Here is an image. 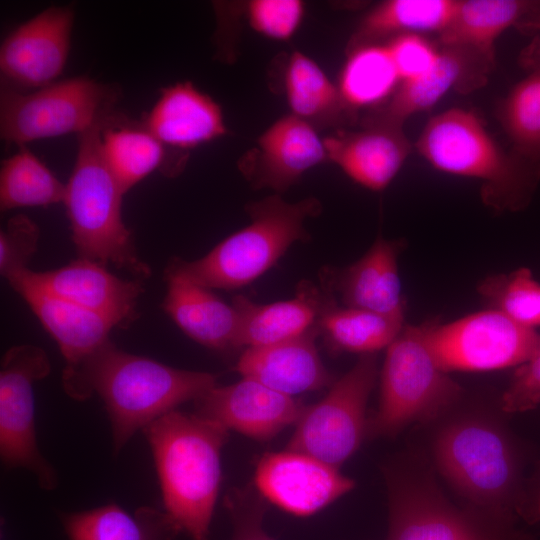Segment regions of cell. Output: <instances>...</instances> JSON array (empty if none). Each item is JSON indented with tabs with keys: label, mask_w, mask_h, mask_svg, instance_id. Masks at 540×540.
I'll return each mask as SVG.
<instances>
[{
	"label": "cell",
	"mask_w": 540,
	"mask_h": 540,
	"mask_svg": "<svg viewBox=\"0 0 540 540\" xmlns=\"http://www.w3.org/2000/svg\"><path fill=\"white\" fill-rule=\"evenodd\" d=\"M540 5V0H459L450 25L437 43L465 47L495 58L500 35Z\"/></svg>",
	"instance_id": "cell-30"
},
{
	"label": "cell",
	"mask_w": 540,
	"mask_h": 540,
	"mask_svg": "<svg viewBox=\"0 0 540 540\" xmlns=\"http://www.w3.org/2000/svg\"><path fill=\"white\" fill-rule=\"evenodd\" d=\"M116 87L88 77L52 83L30 93L3 84L0 96L1 137L8 143H26L88 131L113 114Z\"/></svg>",
	"instance_id": "cell-7"
},
{
	"label": "cell",
	"mask_w": 540,
	"mask_h": 540,
	"mask_svg": "<svg viewBox=\"0 0 540 540\" xmlns=\"http://www.w3.org/2000/svg\"><path fill=\"white\" fill-rule=\"evenodd\" d=\"M515 28L522 34L540 36V5L523 18Z\"/></svg>",
	"instance_id": "cell-42"
},
{
	"label": "cell",
	"mask_w": 540,
	"mask_h": 540,
	"mask_svg": "<svg viewBox=\"0 0 540 540\" xmlns=\"http://www.w3.org/2000/svg\"><path fill=\"white\" fill-rule=\"evenodd\" d=\"M334 295L309 281H302L294 298L258 304L238 295L232 305L239 315L237 348L264 346L298 337L316 327Z\"/></svg>",
	"instance_id": "cell-24"
},
{
	"label": "cell",
	"mask_w": 540,
	"mask_h": 540,
	"mask_svg": "<svg viewBox=\"0 0 540 540\" xmlns=\"http://www.w3.org/2000/svg\"><path fill=\"white\" fill-rule=\"evenodd\" d=\"M527 521H540V486L529 501H524L518 508Z\"/></svg>",
	"instance_id": "cell-41"
},
{
	"label": "cell",
	"mask_w": 540,
	"mask_h": 540,
	"mask_svg": "<svg viewBox=\"0 0 540 540\" xmlns=\"http://www.w3.org/2000/svg\"><path fill=\"white\" fill-rule=\"evenodd\" d=\"M377 375L376 353L360 355L320 401L305 407L286 449L339 469L367 437L366 408Z\"/></svg>",
	"instance_id": "cell-9"
},
{
	"label": "cell",
	"mask_w": 540,
	"mask_h": 540,
	"mask_svg": "<svg viewBox=\"0 0 540 540\" xmlns=\"http://www.w3.org/2000/svg\"><path fill=\"white\" fill-rule=\"evenodd\" d=\"M323 141L327 161L372 191H382L393 181L413 149L403 127L380 123L339 129Z\"/></svg>",
	"instance_id": "cell-19"
},
{
	"label": "cell",
	"mask_w": 540,
	"mask_h": 540,
	"mask_svg": "<svg viewBox=\"0 0 540 540\" xmlns=\"http://www.w3.org/2000/svg\"><path fill=\"white\" fill-rule=\"evenodd\" d=\"M268 503L254 485L230 490L224 498L233 527L230 540H274L263 526Z\"/></svg>",
	"instance_id": "cell-38"
},
{
	"label": "cell",
	"mask_w": 540,
	"mask_h": 540,
	"mask_svg": "<svg viewBox=\"0 0 540 540\" xmlns=\"http://www.w3.org/2000/svg\"><path fill=\"white\" fill-rule=\"evenodd\" d=\"M399 241L378 238L355 263L325 268L321 287L338 295L343 306L404 318L398 270Z\"/></svg>",
	"instance_id": "cell-21"
},
{
	"label": "cell",
	"mask_w": 540,
	"mask_h": 540,
	"mask_svg": "<svg viewBox=\"0 0 540 540\" xmlns=\"http://www.w3.org/2000/svg\"><path fill=\"white\" fill-rule=\"evenodd\" d=\"M194 402L198 415L258 441L270 440L296 425L306 407L245 377L230 385H216Z\"/></svg>",
	"instance_id": "cell-17"
},
{
	"label": "cell",
	"mask_w": 540,
	"mask_h": 540,
	"mask_svg": "<svg viewBox=\"0 0 540 540\" xmlns=\"http://www.w3.org/2000/svg\"><path fill=\"white\" fill-rule=\"evenodd\" d=\"M150 445L164 511L192 540H209L222 481L221 453L229 431L177 409L143 429Z\"/></svg>",
	"instance_id": "cell-2"
},
{
	"label": "cell",
	"mask_w": 540,
	"mask_h": 540,
	"mask_svg": "<svg viewBox=\"0 0 540 540\" xmlns=\"http://www.w3.org/2000/svg\"><path fill=\"white\" fill-rule=\"evenodd\" d=\"M437 465L448 481L474 504L509 520L517 496V457L504 434L477 420L453 423L438 435Z\"/></svg>",
	"instance_id": "cell-8"
},
{
	"label": "cell",
	"mask_w": 540,
	"mask_h": 540,
	"mask_svg": "<svg viewBox=\"0 0 540 540\" xmlns=\"http://www.w3.org/2000/svg\"><path fill=\"white\" fill-rule=\"evenodd\" d=\"M414 148L434 169L480 181L483 202L497 212L524 210L540 182V162L504 147L471 109L435 114Z\"/></svg>",
	"instance_id": "cell-3"
},
{
	"label": "cell",
	"mask_w": 540,
	"mask_h": 540,
	"mask_svg": "<svg viewBox=\"0 0 540 540\" xmlns=\"http://www.w3.org/2000/svg\"><path fill=\"white\" fill-rule=\"evenodd\" d=\"M401 83L429 71L439 56V45L421 34H403L386 42Z\"/></svg>",
	"instance_id": "cell-39"
},
{
	"label": "cell",
	"mask_w": 540,
	"mask_h": 540,
	"mask_svg": "<svg viewBox=\"0 0 540 540\" xmlns=\"http://www.w3.org/2000/svg\"><path fill=\"white\" fill-rule=\"evenodd\" d=\"M284 91L290 113L316 129L352 119L337 84L320 65L301 51L294 50L284 70Z\"/></svg>",
	"instance_id": "cell-31"
},
{
	"label": "cell",
	"mask_w": 540,
	"mask_h": 540,
	"mask_svg": "<svg viewBox=\"0 0 540 540\" xmlns=\"http://www.w3.org/2000/svg\"><path fill=\"white\" fill-rule=\"evenodd\" d=\"M540 403V348L525 363L518 366L501 400L507 413L525 412Z\"/></svg>",
	"instance_id": "cell-40"
},
{
	"label": "cell",
	"mask_w": 540,
	"mask_h": 540,
	"mask_svg": "<svg viewBox=\"0 0 540 540\" xmlns=\"http://www.w3.org/2000/svg\"><path fill=\"white\" fill-rule=\"evenodd\" d=\"M324 161L325 145L317 129L290 113L278 118L256 139L238 167L253 188H268L279 194Z\"/></svg>",
	"instance_id": "cell-15"
},
{
	"label": "cell",
	"mask_w": 540,
	"mask_h": 540,
	"mask_svg": "<svg viewBox=\"0 0 540 540\" xmlns=\"http://www.w3.org/2000/svg\"><path fill=\"white\" fill-rule=\"evenodd\" d=\"M142 123L164 146L181 153L227 133L220 105L189 81L163 88Z\"/></svg>",
	"instance_id": "cell-23"
},
{
	"label": "cell",
	"mask_w": 540,
	"mask_h": 540,
	"mask_svg": "<svg viewBox=\"0 0 540 540\" xmlns=\"http://www.w3.org/2000/svg\"><path fill=\"white\" fill-rule=\"evenodd\" d=\"M40 230L29 217L18 214L0 232V272L5 279L28 269L38 248Z\"/></svg>",
	"instance_id": "cell-37"
},
{
	"label": "cell",
	"mask_w": 540,
	"mask_h": 540,
	"mask_svg": "<svg viewBox=\"0 0 540 540\" xmlns=\"http://www.w3.org/2000/svg\"><path fill=\"white\" fill-rule=\"evenodd\" d=\"M105 161L125 194L155 169L169 177L179 174L184 164L180 156L164 146L143 123H136L113 113L102 129Z\"/></svg>",
	"instance_id": "cell-26"
},
{
	"label": "cell",
	"mask_w": 540,
	"mask_h": 540,
	"mask_svg": "<svg viewBox=\"0 0 540 540\" xmlns=\"http://www.w3.org/2000/svg\"><path fill=\"white\" fill-rule=\"evenodd\" d=\"M66 185L25 146L2 161L0 207L49 206L64 201Z\"/></svg>",
	"instance_id": "cell-34"
},
{
	"label": "cell",
	"mask_w": 540,
	"mask_h": 540,
	"mask_svg": "<svg viewBox=\"0 0 540 540\" xmlns=\"http://www.w3.org/2000/svg\"><path fill=\"white\" fill-rule=\"evenodd\" d=\"M163 310L191 339L217 351L237 348L239 315L210 289L181 278H166Z\"/></svg>",
	"instance_id": "cell-25"
},
{
	"label": "cell",
	"mask_w": 540,
	"mask_h": 540,
	"mask_svg": "<svg viewBox=\"0 0 540 540\" xmlns=\"http://www.w3.org/2000/svg\"><path fill=\"white\" fill-rule=\"evenodd\" d=\"M245 210L250 217L247 226L199 259L174 257L165 279L181 278L208 289L246 286L273 267L291 245L310 238L305 221L319 215L322 204L315 197L291 203L274 194L248 203Z\"/></svg>",
	"instance_id": "cell-4"
},
{
	"label": "cell",
	"mask_w": 540,
	"mask_h": 540,
	"mask_svg": "<svg viewBox=\"0 0 540 540\" xmlns=\"http://www.w3.org/2000/svg\"><path fill=\"white\" fill-rule=\"evenodd\" d=\"M524 71L499 102L496 117L509 146L526 158L540 162V36L520 52Z\"/></svg>",
	"instance_id": "cell-28"
},
{
	"label": "cell",
	"mask_w": 540,
	"mask_h": 540,
	"mask_svg": "<svg viewBox=\"0 0 540 540\" xmlns=\"http://www.w3.org/2000/svg\"><path fill=\"white\" fill-rule=\"evenodd\" d=\"M459 0H387L367 12L351 35L347 50L384 43L403 34L439 36L453 20Z\"/></svg>",
	"instance_id": "cell-27"
},
{
	"label": "cell",
	"mask_w": 540,
	"mask_h": 540,
	"mask_svg": "<svg viewBox=\"0 0 540 540\" xmlns=\"http://www.w3.org/2000/svg\"><path fill=\"white\" fill-rule=\"evenodd\" d=\"M478 292L489 306L528 328L540 326V283L528 268L486 277Z\"/></svg>",
	"instance_id": "cell-35"
},
{
	"label": "cell",
	"mask_w": 540,
	"mask_h": 540,
	"mask_svg": "<svg viewBox=\"0 0 540 540\" xmlns=\"http://www.w3.org/2000/svg\"><path fill=\"white\" fill-rule=\"evenodd\" d=\"M401 83L386 43L368 44L346 51L337 87L354 117L357 110L384 104Z\"/></svg>",
	"instance_id": "cell-32"
},
{
	"label": "cell",
	"mask_w": 540,
	"mask_h": 540,
	"mask_svg": "<svg viewBox=\"0 0 540 540\" xmlns=\"http://www.w3.org/2000/svg\"><path fill=\"white\" fill-rule=\"evenodd\" d=\"M46 352L32 344L8 349L0 366V456L8 468L30 471L44 490L58 485L56 470L38 448L34 384L48 376Z\"/></svg>",
	"instance_id": "cell-10"
},
{
	"label": "cell",
	"mask_w": 540,
	"mask_h": 540,
	"mask_svg": "<svg viewBox=\"0 0 540 540\" xmlns=\"http://www.w3.org/2000/svg\"><path fill=\"white\" fill-rule=\"evenodd\" d=\"M427 324L430 348L442 369L489 371L520 366L540 348V334L488 309L447 324Z\"/></svg>",
	"instance_id": "cell-11"
},
{
	"label": "cell",
	"mask_w": 540,
	"mask_h": 540,
	"mask_svg": "<svg viewBox=\"0 0 540 540\" xmlns=\"http://www.w3.org/2000/svg\"><path fill=\"white\" fill-rule=\"evenodd\" d=\"M69 540H175L180 532L165 511L144 506L128 512L115 503L62 513Z\"/></svg>",
	"instance_id": "cell-29"
},
{
	"label": "cell",
	"mask_w": 540,
	"mask_h": 540,
	"mask_svg": "<svg viewBox=\"0 0 540 540\" xmlns=\"http://www.w3.org/2000/svg\"><path fill=\"white\" fill-rule=\"evenodd\" d=\"M73 19L71 7L53 6L10 33L0 49L5 82L26 88L54 83L67 61Z\"/></svg>",
	"instance_id": "cell-16"
},
{
	"label": "cell",
	"mask_w": 540,
	"mask_h": 540,
	"mask_svg": "<svg viewBox=\"0 0 540 540\" xmlns=\"http://www.w3.org/2000/svg\"><path fill=\"white\" fill-rule=\"evenodd\" d=\"M389 489L386 540H515L456 509L432 486L393 475Z\"/></svg>",
	"instance_id": "cell-12"
},
{
	"label": "cell",
	"mask_w": 540,
	"mask_h": 540,
	"mask_svg": "<svg viewBox=\"0 0 540 540\" xmlns=\"http://www.w3.org/2000/svg\"><path fill=\"white\" fill-rule=\"evenodd\" d=\"M318 335L316 326L289 340L245 348L234 369L290 397L330 387L334 381L318 353Z\"/></svg>",
	"instance_id": "cell-22"
},
{
	"label": "cell",
	"mask_w": 540,
	"mask_h": 540,
	"mask_svg": "<svg viewBox=\"0 0 540 540\" xmlns=\"http://www.w3.org/2000/svg\"><path fill=\"white\" fill-rule=\"evenodd\" d=\"M318 330L332 352L368 354L387 348L404 327V318L339 306L335 296L325 306Z\"/></svg>",
	"instance_id": "cell-33"
},
{
	"label": "cell",
	"mask_w": 540,
	"mask_h": 540,
	"mask_svg": "<svg viewBox=\"0 0 540 540\" xmlns=\"http://www.w3.org/2000/svg\"><path fill=\"white\" fill-rule=\"evenodd\" d=\"M111 115L78 135L76 161L63 203L80 258L113 265L142 280L150 277L151 269L138 256L132 233L122 220L124 193L102 151V129Z\"/></svg>",
	"instance_id": "cell-5"
},
{
	"label": "cell",
	"mask_w": 540,
	"mask_h": 540,
	"mask_svg": "<svg viewBox=\"0 0 540 540\" xmlns=\"http://www.w3.org/2000/svg\"><path fill=\"white\" fill-rule=\"evenodd\" d=\"M305 14L300 0H251L246 5L249 25L264 37L287 41L299 29Z\"/></svg>",
	"instance_id": "cell-36"
},
{
	"label": "cell",
	"mask_w": 540,
	"mask_h": 540,
	"mask_svg": "<svg viewBox=\"0 0 540 540\" xmlns=\"http://www.w3.org/2000/svg\"><path fill=\"white\" fill-rule=\"evenodd\" d=\"M7 281L57 342L66 362L62 379L74 375L110 342V332L117 325L107 317L55 297L20 275Z\"/></svg>",
	"instance_id": "cell-20"
},
{
	"label": "cell",
	"mask_w": 540,
	"mask_h": 540,
	"mask_svg": "<svg viewBox=\"0 0 540 540\" xmlns=\"http://www.w3.org/2000/svg\"><path fill=\"white\" fill-rule=\"evenodd\" d=\"M253 485L268 502L284 511L309 516L350 492L355 483L338 468L286 449L260 458Z\"/></svg>",
	"instance_id": "cell-13"
},
{
	"label": "cell",
	"mask_w": 540,
	"mask_h": 540,
	"mask_svg": "<svg viewBox=\"0 0 540 540\" xmlns=\"http://www.w3.org/2000/svg\"><path fill=\"white\" fill-rule=\"evenodd\" d=\"M216 385L215 374L174 368L120 350L111 341L74 375L62 379L72 399L84 401L96 394L103 401L115 455L139 429Z\"/></svg>",
	"instance_id": "cell-1"
},
{
	"label": "cell",
	"mask_w": 540,
	"mask_h": 540,
	"mask_svg": "<svg viewBox=\"0 0 540 540\" xmlns=\"http://www.w3.org/2000/svg\"><path fill=\"white\" fill-rule=\"evenodd\" d=\"M462 388L438 364L427 324L404 325L387 347L380 374L379 406L368 419L367 436H391L432 419L458 400Z\"/></svg>",
	"instance_id": "cell-6"
},
{
	"label": "cell",
	"mask_w": 540,
	"mask_h": 540,
	"mask_svg": "<svg viewBox=\"0 0 540 540\" xmlns=\"http://www.w3.org/2000/svg\"><path fill=\"white\" fill-rule=\"evenodd\" d=\"M439 45L433 67L422 76L400 83L394 94L371 110L363 123L403 127L412 115L435 106L449 92L470 93L487 84L496 58L451 45Z\"/></svg>",
	"instance_id": "cell-14"
},
{
	"label": "cell",
	"mask_w": 540,
	"mask_h": 540,
	"mask_svg": "<svg viewBox=\"0 0 540 540\" xmlns=\"http://www.w3.org/2000/svg\"><path fill=\"white\" fill-rule=\"evenodd\" d=\"M15 275L55 297L107 317L117 326L136 318L137 302L144 291L142 280L119 278L106 266L80 257L57 269H26Z\"/></svg>",
	"instance_id": "cell-18"
}]
</instances>
